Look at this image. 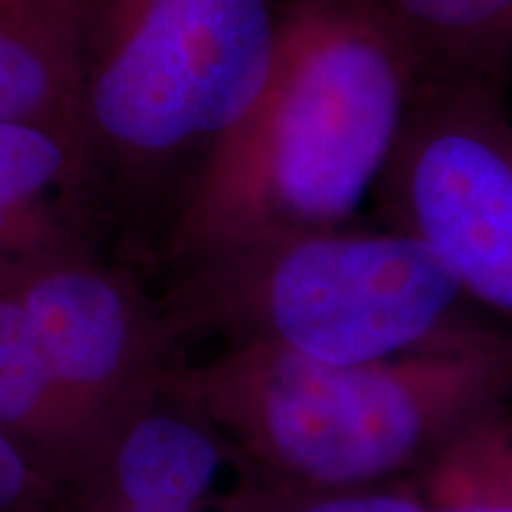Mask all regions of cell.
Here are the masks:
<instances>
[{"instance_id":"6da1fadb","label":"cell","mask_w":512,"mask_h":512,"mask_svg":"<svg viewBox=\"0 0 512 512\" xmlns=\"http://www.w3.org/2000/svg\"><path fill=\"white\" fill-rule=\"evenodd\" d=\"M415 64L366 0H283L264 91L195 197L214 211L339 228L387 171L418 91Z\"/></svg>"},{"instance_id":"7a4b0ae2","label":"cell","mask_w":512,"mask_h":512,"mask_svg":"<svg viewBox=\"0 0 512 512\" xmlns=\"http://www.w3.org/2000/svg\"><path fill=\"white\" fill-rule=\"evenodd\" d=\"M280 22L283 0H81L88 188L195 195L264 91Z\"/></svg>"},{"instance_id":"3957f363","label":"cell","mask_w":512,"mask_h":512,"mask_svg":"<svg viewBox=\"0 0 512 512\" xmlns=\"http://www.w3.org/2000/svg\"><path fill=\"white\" fill-rule=\"evenodd\" d=\"M337 366L285 349L266 382V425L294 470L356 486L446 444L512 396V330L467 320L413 363Z\"/></svg>"},{"instance_id":"277c9868","label":"cell","mask_w":512,"mask_h":512,"mask_svg":"<svg viewBox=\"0 0 512 512\" xmlns=\"http://www.w3.org/2000/svg\"><path fill=\"white\" fill-rule=\"evenodd\" d=\"M503 91L420 86L380 185L467 302L512 330V124Z\"/></svg>"},{"instance_id":"5b68a950","label":"cell","mask_w":512,"mask_h":512,"mask_svg":"<svg viewBox=\"0 0 512 512\" xmlns=\"http://www.w3.org/2000/svg\"><path fill=\"white\" fill-rule=\"evenodd\" d=\"M465 304L451 268L406 230L297 233L266 275V309L287 349L337 366L430 344Z\"/></svg>"},{"instance_id":"8992f818","label":"cell","mask_w":512,"mask_h":512,"mask_svg":"<svg viewBox=\"0 0 512 512\" xmlns=\"http://www.w3.org/2000/svg\"><path fill=\"white\" fill-rule=\"evenodd\" d=\"M3 266L34 323L55 377L95 382L117 366L128 335L126 299L107 275L83 266Z\"/></svg>"},{"instance_id":"52a82bcc","label":"cell","mask_w":512,"mask_h":512,"mask_svg":"<svg viewBox=\"0 0 512 512\" xmlns=\"http://www.w3.org/2000/svg\"><path fill=\"white\" fill-rule=\"evenodd\" d=\"M81 0H0V121L79 138Z\"/></svg>"},{"instance_id":"ba28073f","label":"cell","mask_w":512,"mask_h":512,"mask_svg":"<svg viewBox=\"0 0 512 512\" xmlns=\"http://www.w3.org/2000/svg\"><path fill=\"white\" fill-rule=\"evenodd\" d=\"M408 50L420 86L503 91L512 69V0H366Z\"/></svg>"},{"instance_id":"9c48e42d","label":"cell","mask_w":512,"mask_h":512,"mask_svg":"<svg viewBox=\"0 0 512 512\" xmlns=\"http://www.w3.org/2000/svg\"><path fill=\"white\" fill-rule=\"evenodd\" d=\"M88 188L81 143L60 128L0 121V268L27 259L43 204Z\"/></svg>"},{"instance_id":"30bf717a","label":"cell","mask_w":512,"mask_h":512,"mask_svg":"<svg viewBox=\"0 0 512 512\" xmlns=\"http://www.w3.org/2000/svg\"><path fill=\"white\" fill-rule=\"evenodd\" d=\"M425 512H512V396L439 448Z\"/></svg>"},{"instance_id":"8fae6325","label":"cell","mask_w":512,"mask_h":512,"mask_svg":"<svg viewBox=\"0 0 512 512\" xmlns=\"http://www.w3.org/2000/svg\"><path fill=\"white\" fill-rule=\"evenodd\" d=\"M216 448L171 418L143 420L119 456V482L131 508L190 512L214 477Z\"/></svg>"},{"instance_id":"7c38bea8","label":"cell","mask_w":512,"mask_h":512,"mask_svg":"<svg viewBox=\"0 0 512 512\" xmlns=\"http://www.w3.org/2000/svg\"><path fill=\"white\" fill-rule=\"evenodd\" d=\"M302 512H425L418 498L394 494H356L335 496L313 503Z\"/></svg>"},{"instance_id":"4fadbf2b","label":"cell","mask_w":512,"mask_h":512,"mask_svg":"<svg viewBox=\"0 0 512 512\" xmlns=\"http://www.w3.org/2000/svg\"><path fill=\"white\" fill-rule=\"evenodd\" d=\"M27 463L12 439L0 430V512L12 510L27 489Z\"/></svg>"},{"instance_id":"5bb4252c","label":"cell","mask_w":512,"mask_h":512,"mask_svg":"<svg viewBox=\"0 0 512 512\" xmlns=\"http://www.w3.org/2000/svg\"><path fill=\"white\" fill-rule=\"evenodd\" d=\"M128 512H176V510H145V508H131Z\"/></svg>"}]
</instances>
